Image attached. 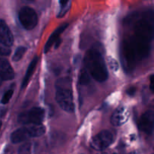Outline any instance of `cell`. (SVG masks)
<instances>
[{
	"mask_svg": "<svg viewBox=\"0 0 154 154\" xmlns=\"http://www.w3.org/2000/svg\"><path fill=\"white\" fill-rule=\"evenodd\" d=\"M150 90L154 93V76L150 77Z\"/></svg>",
	"mask_w": 154,
	"mask_h": 154,
	"instance_id": "20",
	"label": "cell"
},
{
	"mask_svg": "<svg viewBox=\"0 0 154 154\" xmlns=\"http://www.w3.org/2000/svg\"><path fill=\"white\" fill-rule=\"evenodd\" d=\"M90 75H89L88 72L86 69H82L79 75V80H78L79 84H81V85H87L90 83Z\"/></svg>",
	"mask_w": 154,
	"mask_h": 154,
	"instance_id": "13",
	"label": "cell"
},
{
	"mask_svg": "<svg viewBox=\"0 0 154 154\" xmlns=\"http://www.w3.org/2000/svg\"><path fill=\"white\" fill-rule=\"evenodd\" d=\"M108 65L109 66L110 69L113 72H117L119 69V63L115 59L112 58V57H108Z\"/></svg>",
	"mask_w": 154,
	"mask_h": 154,
	"instance_id": "15",
	"label": "cell"
},
{
	"mask_svg": "<svg viewBox=\"0 0 154 154\" xmlns=\"http://www.w3.org/2000/svg\"><path fill=\"white\" fill-rule=\"evenodd\" d=\"M11 54V50L7 47L0 46V56H8Z\"/></svg>",
	"mask_w": 154,
	"mask_h": 154,
	"instance_id": "18",
	"label": "cell"
},
{
	"mask_svg": "<svg viewBox=\"0 0 154 154\" xmlns=\"http://www.w3.org/2000/svg\"><path fill=\"white\" fill-rule=\"evenodd\" d=\"M114 154H116V153H114Z\"/></svg>",
	"mask_w": 154,
	"mask_h": 154,
	"instance_id": "24",
	"label": "cell"
},
{
	"mask_svg": "<svg viewBox=\"0 0 154 154\" xmlns=\"http://www.w3.org/2000/svg\"><path fill=\"white\" fill-rule=\"evenodd\" d=\"M68 26H69L68 23H63V25L59 26L58 28L51 34V35L50 36L49 39H48V42H46V45H45V53H47L48 51H49V50L51 49L52 45H54V43H56V42H57V41L59 40L60 35L64 32V30H66V29L67 28Z\"/></svg>",
	"mask_w": 154,
	"mask_h": 154,
	"instance_id": "11",
	"label": "cell"
},
{
	"mask_svg": "<svg viewBox=\"0 0 154 154\" xmlns=\"http://www.w3.org/2000/svg\"><path fill=\"white\" fill-rule=\"evenodd\" d=\"M114 141V137L111 132L108 130L101 131L90 141V146L94 150L99 152L108 148Z\"/></svg>",
	"mask_w": 154,
	"mask_h": 154,
	"instance_id": "4",
	"label": "cell"
},
{
	"mask_svg": "<svg viewBox=\"0 0 154 154\" xmlns=\"http://www.w3.org/2000/svg\"><path fill=\"white\" fill-rule=\"evenodd\" d=\"M1 126H2V122L0 121V129H1Z\"/></svg>",
	"mask_w": 154,
	"mask_h": 154,
	"instance_id": "23",
	"label": "cell"
},
{
	"mask_svg": "<svg viewBox=\"0 0 154 154\" xmlns=\"http://www.w3.org/2000/svg\"><path fill=\"white\" fill-rule=\"evenodd\" d=\"M0 43L9 48L14 43V36L5 21L0 20Z\"/></svg>",
	"mask_w": 154,
	"mask_h": 154,
	"instance_id": "9",
	"label": "cell"
},
{
	"mask_svg": "<svg viewBox=\"0 0 154 154\" xmlns=\"http://www.w3.org/2000/svg\"><path fill=\"white\" fill-rule=\"evenodd\" d=\"M97 154H108L106 153V152H104V151H102V152H99V153H97Z\"/></svg>",
	"mask_w": 154,
	"mask_h": 154,
	"instance_id": "22",
	"label": "cell"
},
{
	"mask_svg": "<svg viewBox=\"0 0 154 154\" xmlns=\"http://www.w3.org/2000/svg\"><path fill=\"white\" fill-rule=\"evenodd\" d=\"M56 100L63 111L68 113H73L75 104L72 91L69 87H60L56 93Z\"/></svg>",
	"mask_w": 154,
	"mask_h": 154,
	"instance_id": "2",
	"label": "cell"
},
{
	"mask_svg": "<svg viewBox=\"0 0 154 154\" xmlns=\"http://www.w3.org/2000/svg\"><path fill=\"white\" fill-rule=\"evenodd\" d=\"M128 154H141V153L139 151H138V150H135V151L130 152V153Z\"/></svg>",
	"mask_w": 154,
	"mask_h": 154,
	"instance_id": "21",
	"label": "cell"
},
{
	"mask_svg": "<svg viewBox=\"0 0 154 154\" xmlns=\"http://www.w3.org/2000/svg\"><path fill=\"white\" fill-rule=\"evenodd\" d=\"M13 94H14L13 90H8V91H6L5 93L3 95V97L1 100L2 103V104L8 103V102L11 100V99Z\"/></svg>",
	"mask_w": 154,
	"mask_h": 154,
	"instance_id": "17",
	"label": "cell"
},
{
	"mask_svg": "<svg viewBox=\"0 0 154 154\" xmlns=\"http://www.w3.org/2000/svg\"><path fill=\"white\" fill-rule=\"evenodd\" d=\"M26 51L27 48H26V47H18V48H17L16 51H15L13 57H12V60L14 62L20 61V60L23 58V55L25 54V53L26 52Z\"/></svg>",
	"mask_w": 154,
	"mask_h": 154,
	"instance_id": "14",
	"label": "cell"
},
{
	"mask_svg": "<svg viewBox=\"0 0 154 154\" xmlns=\"http://www.w3.org/2000/svg\"><path fill=\"white\" fill-rule=\"evenodd\" d=\"M135 91H136V89H135V87H130V88H129L127 90V91H126V93H127L128 95H129V96H133L134 94H135Z\"/></svg>",
	"mask_w": 154,
	"mask_h": 154,
	"instance_id": "19",
	"label": "cell"
},
{
	"mask_svg": "<svg viewBox=\"0 0 154 154\" xmlns=\"http://www.w3.org/2000/svg\"><path fill=\"white\" fill-rule=\"evenodd\" d=\"M129 111L126 106H120L113 112L111 117V123L114 126H120L125 124L129 118Z\"/></svg>",
	"mask_w": 154,
	"mask_h": 154,
	"instance_id": "7",
	"label": "cell"
},
{
	"mask_svg": "<svg viewBox=\"0 0 154 154\" xmlns=\"http://www.w3.org/2000/svg\"><path fill=\"white\" fill-rule=\"evenodd\" d=\"M138 128L141 132L150 135L154 129V112L147 111L142 114L138 122Z\"/></svg>",
	"mask_w": 154,
	"mask_h": 154,
	"instance_id": "6",
	"label": "cell"
},
{
	"mask_svg": "<svg viewBox=\"0 0 154 154\" xmlns=\"http://www.w3.org/2000/svg\"><path fill=\"white\" fill-rule=\"evenodd\" d=\"M45 113L43 108L35 107L30 110L21 113L18 116V123L20 124L37 125L42 124L45 118Z\"/></svg>",
	"mask_w": 154,
	"mask_h": 154,
	"instance_id": "3",
	"label": "cell"
},
{
	"mask_svg": "<svg viewBox=\"0 0 154 154\" xmlns=\"http://www.w3.org/2000/svg\"><path fill=\"white\" fill-rule=\"evenodd\" d=\"M84 63L88 73L96 81L104 82L108 79L106 63L102 55L97 50H89L84 56Z\"/></svg>",
	"mask_w": 154,
	"mask_h": 154,
	"instance_id": "1",
	"label": "cell"
},
{
	"mask_svg": "<svg viewBox=\"0 0 154 154\" xmlns=\"http://www.w3.org/2000/svg\"><path fill=\"white\" fill-rule=\"evenodd\" d=\"M19 20L26 29L32 30L37 25L38 15L34 9L26 6L19 11Z\"/></svg>",
	"mask_w": 154,
	"mask_h": 154,
	"instance_id": "5",
	"label": "cell"
},
{
	"mask_svg": "<svg viewBox=\"0 0 154 154\" xmlns=\"http://www.w3.org/2000/svg\"><path fill=\"white\" fill-rule=\"evenodd\" d=\"M14 72L10 63L6 59L0 58V78L2 80H12L14 78Z\"/></svg>",
	"mask_w": 154,
	"mask_h": 154,
	"instance_id": "10",
	"label": "cell"
},
{
	"mask_svg": "<svg viewBox=\"0 0 154 154\" xmlns=\"http://www.w3.org/2000/svg\"><path fill=\"white\" fill-rule=\"evenodd\" d=\"M38 58L37 56L33 58V60H32V62L30 63V64L29 65V67L27 69L26 72V75L24 76L23 80V82H22V86H21V88H25L26 87V85L28 84L30 78L32 76L33 73H34V71L35 69L36 66H37V63H38Z\"/></svg>",
	"mask_w": 154,
	"mask_h": 154,
	"instance_id": "12",
	"label": "cell"
},
{
	"mask_svg": "<svg viewBox=\"0 0 154 154\" xmlns=\"http://www.w3.org/2000/svg\"><path fill=\"white\" fill-rule=\"evenodd\" d=\"M60 3L61 5V9H60L58 17H61L64 16L66 11L69 9V5H70L71 2L69 1H60Z\"/></svg>",
	"mask_w": 154,
	"mask_h": 154,
	"instance_id": "16",
	"label": "cell"
},
{
	"mask_svg": "<svg viewBox=\"0 0 154 154\" xmlns=\"http://www.w3.org/2000/svg\"><path fill=\"white\" fill-rule=\"evenodd\" d=\"M30 138H34L32 129L31 126L28 127H21L15 130L11 135V141L14 144L25 141Z\"/></svg>",
	"mask_w": 154,
	"mask_h": 154,
	"instance_id": "8",
	"label": "cell"
}]
</instances>
